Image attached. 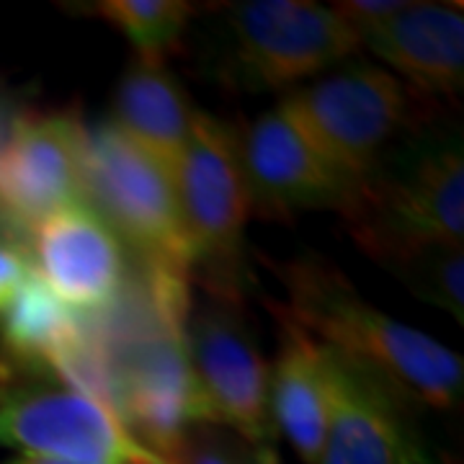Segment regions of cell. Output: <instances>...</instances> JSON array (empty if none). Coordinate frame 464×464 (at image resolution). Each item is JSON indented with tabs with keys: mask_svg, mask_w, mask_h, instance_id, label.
I'll use <instances>...</instances> for the list:
<instances>
[{
	"mask_svg": "<svg viewBox=\"0 0 464 464\" xmlns=\"http://www.w3.org/2000/svg\"><path fill=\"white\" fill-rule=\"evenodd\" d=\"M346 217L364 253L387 264L429 248H462L464 150L451 127H426L395 140L353 183Z\"/></svg>",
	"mask_w": 464,
	"mask_h": 464,
	"instance_id": "7a4b0ae2",
	"label": "cell"
},
{
	"mask_svg": "<svg viewBox=\"0 0 464 464\" xmlns=\"http://www.w3.org/2000/svg\"><path fill=\"white\" fill-rule=\"evenodd\" d=\"M0 323L3 346L16 362L52 372L81 341L85 325L83 315L65 307L34 271Z\"/></svg>",
	"mask_w": 464,
	"mask_h": 464,
	"instance_id": "2e32d148",
	"label": "cell"
},
{
	"mask_svg": "<svg viewBox=\"0 0 464 464\" xmlns=\"http://www.w3.org/2000/svg\"><path fill=\"white\" fill-rule=\"evenodd\" d=\"M256 464H282V457L274 444H266V447H256Z\"/></svg>",
	"mask_w": 464,
	"mask_h": 464,
	"instance_id": "7402d4cb",
	"label": "cell"
},
{
	"mask_svg": "<svg viewBox=\"0 0 464 464\" xmlns=\"http://www.w3.org/2000/svg\"><path fill=\"white\" fill-rule=\"evenodd\" d=\"M250 207L286 217L304 209H346L353 181L331 168L276 106L240 134Z\"/></svg>",
	"mask_w": 464,
	"mask_h": 464,
	"instance_id": "7c38bea8",
	"label": "cell"
},
{
	"mask_svg": "<svg viewBox=\"0 0 464 464\" xmlns=\"http://www.w3.org/2000/svg\"><path fill=\"white\" fill-rule=\"evenodd\" d=\"M384 268L395 274L415 297L431 302L464 323V253L462 248L413 250L387 261Z\"/></svg>",
	"mask_w": 464,
	"mask_h": 464,
	"instance_id": "e0dca14e",
	"label": "cell"
},
{
	"mask_svg": "<svg viewBox=\"0 0 464 464\" xmlns=\"http://www.w3.org/2000/svg\"><path fill=\"white\" fill-rule=\"evenodd\" d=\"M382 63L426 93L454 96L464 83V14L457 3H405L359 36Z\"/></svg>",
	"mask_w": 464,
	"mask_h": 464,
	"instance_id": "4fadbf2b",
	"label": "cell"
},
{
	"mask_svg": "<svg viewBox=\"0 0 464 464\" xmlns=\"http://www.w3.org/2000/svg\"><path fill=\"white\" fill-rule=\"evenodd\" d=\"M34 274L78 315H101L127 284V258L116 232L85 201L32 227Z\"/></svg>",
	"mask_w": 464,
	"mask_h": 464,
	"instance_id": "8fae6325",
	"label": "cell"
},
{
	"mask_svg": "<svg viewBox=\"0 0 464 464\" xmlns=\"http://www.w3.org/2000/svg\"><path fill=\"white\" fill-rule=\"evenodd\" d=\"M359 50V34L317 3L246 0L227 11V70L253 91L286 88Z\"/></svg>",
	"mask_w": 464,
	"mask_h": 464,
	"instance_id": "5b68a950",
	"label": "cell"
},
{
	"mask_svg": "<svg viewBox=\"0 0 464 464\" xmlns=\"http://www.w3.org/2000/svg\"><path fill=\"white\" fill-rule=\"evenodd\" d=\"M289 315L317 343L387 382L411 405L451 411L464 390L462 356L369 304L323 258L302 256L279 268Z\"/></svg>",
	"mask_w": 464,
	"mask_h": 464,
	"instance_id": "6da1fadb",
	"label": "cell"
},
{
	"mask_svg": "<svg viewBox=\"0 0 464 464\" xmlns=\"http://www.w3.org/2000/svg\"><path fill=\"white\" fill-rule=\"evenodd\" d=\"M325 351L331 423L317 464H436L413 405L372 372Z\"/></svg>",
	"mask_w": 464,
	"mask_h": 464,
	"instance_id": "9c48e42d",
	"label": "cell"
},
{
	"mask_svg": "<svg viewBox=\"0 0 464 464\" xmlns=\"http://www.w3.org/2000/svg\"><path fill=\"white\" fill-rule=\"evenodd\" d=\"M83 199L148 268L188 279L194 253L173 179L111 121L83 130Z\"/></svg>",
	"mask_w": 464,
	"mask_h": 464,
	"instance_id": "3957f363",
	"label": "cell"
},
{
	"mask_svg": "<svg viewBox=\"0 0 464 464\" xmlns=\"http://www.w3.org/2000/svg\"><path fill=\"white\" fill-rule=\"evenodd\" d=\"M5 464H78V462H65V459H54V457H39V454H18V457L8 459Z\"/></svg>",
	"mask_w": 464,
	"mask_h": 464,
	"instance_id": "44dd1931",
	"label": "cell"
},
{
	"mask_svg": "<svg viewBox=\"0 0 464 464\" xmlns=\"http://www.w3.org/2000/svg\"><path fill=\"white\" fill-rule=\"evenodd\" d=\"M32 271L34 266L26 250L0 240V317L5 315V310L11 307V302L16 299L26 279L32 276Z\"/></svg>",
	"mask_w": 464,
	"mask_h": 464,
	"instance_id": "ffe728a7",
	"label": "cell"
},
{
	"mask_svg": "<svg viewBox=\"0 0 464 464\" xmlns=\"http://www.w3.org/2000/svg\"><path fill=\"white\" fill-rule=\"evenodd\" d=\"M0 447L78 464H163L106 405L65 382L0 400Z\"/></svg>",
	"mask_w": 464,
	"mask_h": 464,
	"instance_id": "52a82bcc",
	"label": "cell"
},
{
	"mask_svg": "<svg viewBox=\"0 0 464 464\" xmlns=\"http://www.w3.org/2000/svg\"><path fill=\"white\" fill-rule=\"evenodd\" d=\"M194 114L163 57L140 54L119 81L111 124L173 179L191 137Z\"/></svg>",
	"mask_w": 464,
	"mask_h": 464,
	"instance_id": "9a60e30c",
	"label": "cell"
},
{
	"mask_svg": "<svg viewBox=\"0 0 464 464\" xmlns=\"http://www.w3.org/2000/svg\"><path fill=\"white\" fill-rule=\"evenodd\" d=\"M176 197L194 264H207L225 289L237 282L250 194L240 134L227 121L197 111L176 176Z\"/></svg>",
	"mask_w": 464,
	"mask_h": 464,
	"instance_id": "8992f818",
	"label": "cell"
},
{
	"mask_svg": "<svg viewBox=\"0 0 464 464\" xmlns=\"http://www.w3.org/2000/svg\"><path fill=\"white\" fill-rule=\"evenodd\" d=\"M83 124L52 114L18 121L0 148V215L34 225L83 199Z\"/></svg>",
	"mask_w": 464,
	"mask_h": 464,
	"instance_id": "30bf717a",
	"label": "cell"
},
{
	"mask_svg": "<svg viewBox=\"0 0 464 464\" xmlns=\"http://www.w3.org/2000/svg\"><path fill=\"white\" fill-rule=\"evenodd\" d=\"M93 14L127 34L140 54L160 57L179 42L191 5L181 0H103L93 5Z\"/></svg>",
	"mask_w": 464,
	"mask_h": 464,
	"instance_id": "ac0fdd59",
	"label": "cell"
},
{
	"mask_svg": "<svg viewBox=\"0 0 464 464\" xmlns=\"http://www.w3.org/2000/svg\"><path fill=\"white\" fill-rule=\"evenodd\" d=\"M279 109L328 166L356 183L408 127L411 99L398 75L353 63L289 93Z\"/></svg>",
	"mask_w": 464,
	"mask_h": 464,
	"instance_id": "277c9868",
	"label": "cell"
},
{
	"mask_svg": "<svg viewBox=\"0 0 464 464\" xmlns=\"http://www.w3.org/2000/svg\"><path fill=\"white\" fill-rule=\"evenodd\" d=\"M186 353L215 426H227L246 444H274L268 377L271 366L248 323L232 304H215L186 325Z\"/></svg>",
	"mask_w": 464,
	"mask_h": 464,
	"instance_id": "ba28073f",
	"label": "cell"
},
{
	"mask_svg": "<svg viewBox=\"0 0 464 464\" xmlns=\"http://www.w3.org/2000/svg\"><path fill=\"white\" fill-rule=\"evenodd\" d=\"M279 320V353L268 377L271 418L276 431L297 451L304 464H317L331 423V372L328 351L304 333L282 307H274Z\"/></svg>",
	"mask_w": 464,
	"mask_h": 464,
	"instance_id": "5bb4252c",
	"label": "cell"
},
{
	"mask_svg": "<svg viewBox=\"0 0 464 464\" xmlns=\"http://www.w3.org/2000/svg\"><path fill=\"white\" fill-rule=\"evenodd\" d=\"M163 464H256V449L237 436L219 431V426L201 423L183 433L179 447Z\"/></svg>",
	"mask_w": 464,
	"mask_h": 464,
	"instance_id": "d6986e66",
	"label": "cell"
}]
</instances>
